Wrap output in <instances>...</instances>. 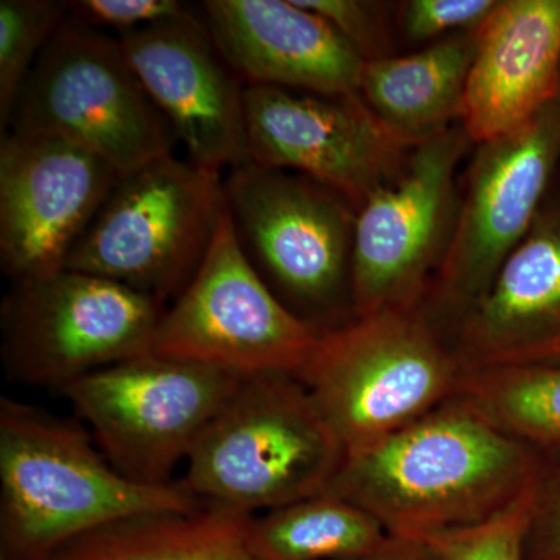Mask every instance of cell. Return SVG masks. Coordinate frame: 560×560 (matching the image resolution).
<instances>
[{"mask_svg":"<svg viewBox=\"0 0 560 560\" xmlns=\"http://www.w3.org/2000/svg\"><path fill=\"white\" fill-rule=\"evenodd\" d=\"M544 451L456 396L370 448L345 456L323 493L386 533L423 537L492 521L534 489Z\"/></svg>","mask_w":560,"mask_h":560,"instance_id":"cell-1","label":"cell"},{"mask_svg":"<svg viewBox=\"0 0 560 560\" xmlns=\"http://www.w3.org/2000/svg\"><path fill=\"white\" fill-rule=\"evenodd\" d=\"M201 508L183 482L128 480L81 423L10 397L0 399L2 560H46L121 518Z\"/></svg>","mask_w":560,"mask_h":560,"instance_id":"cell-2","label":"cell"},{"mask_svg":"<svg viewBox=\"0 0 560 560\" xmlns=\"http://www.w3.org/2000/svg\"><path fill=\"white\" fill-rule=\"evenodd\" d=\"M296 375L348 456L458 396L464 371L418 307L355 316L323 331Z\"/></svg>","mask_w":560,"mask_h":560,"instance_id":"cell-3","label":"cell"},{"mask_svg":"<svg viewBox=\"0 0 560 560\" xmlns=\"http://www.w3.org/2000/svg\"><path fill=\"white\" fill-rule=\"evenodd\" d=\"M345 451L296 374L243 378L187 458L202 506L254 515L318 495Z\"/></svg>","mask_w":560,"mask_h":560,"instance_id":"cell-4","label":"cell"},{"mask_svg":"<svg viewBox=\"0 0 560 560\" xmlns=\"http://www.w3.org/2000/svg\"><path fill=\"white\" fill-rule=\"evenodd\" d=\"M235 238L291 312L320 330L355 318L352 256L357 209L300 173L246 164L223 180Z\"/></svg>","mask_w":560,"mask_h":560,"instance_id":"cell-5","label":"cell"},{"mask_svg":"<svg viewBox=\"0 0 560 560\" xmlns=\"http://www.w3.org/2000/svg\"><path fill=\"white\" fill-rule=\"evenodd\" d=\"M224 213L220 173L168 154L120 176L66 270L114 280L165 305L197 275Z\"/></svg>","mask_w":560,"mask_h":560,"instance_id":"cell-6","label":"cell"},{"mask_svg":"<svg viewBox=\"0 0 560 560\" xmlns=\"http://www.w3.org/2000/svg\"><path fill=\"white\" fill-rule=\"evenodd\" d=\"M9 131L69 140L120 175L173 154L178 140L119 38L69 16L25 80Z\"/></svg>","mask_w":560,"mask_h":560,"instance_id":"cell-7","label":"cell"},{"mask_svg":"<svg viewBox=\"0 0 560 560\" xmlns=\"http://www.w3.org/2000/svg\"><path fill=\"white\" fill-rule=\"evenodd\" d=\"M165 308L88 272L14 282L0 315L3 370L21 385L62 393L92 372L150 353Z\"/></svg>","mask_w":560,"mask_h":560,"instance_id":"cell-8","label":"cell"},{"mask_svg":"<svg viewBox=\"0 0 560 560\" xmlns=\"http://www.w3.org/2000/svg\"><path fill=\"white\" fill-rule=\"evenodd\" d=\"M560 161L555 103L525 127L478 143L460 191L444 259L423 301L431 323L451 337L544 209Z\"/></svg>","mask_w":560,"mask_h":560,"instance_id":"cell-9","label":"cell"},{"mask_svg":"<svg viewBox=\"0 0 560 560\" xmlns=\"http://www.w3.org/2000/svg\"><path fill=\"white\" fill-rule=\"evenodd\" d=\"M243 378L150 352L92 372L61 394L124 477L162 486Z\"/></svg>","mask_w":560,"mask_h":560,"instance_id":"cell-10","label":"cell"},{"mask_svg":"<svg viewBox=\"0 0 560 560\" xmlns=\"http://www.w3.org/2000/svg\"><path fill=\"white\" fill-rule=\"evenodd\" d=\"M323 331L291 312L254 270L226 212L197 275L165 308L151 353L243 377L298 374Z\"/></svg>","mask_w":560,"mask_h":560,"instance_id":"cell-11","label":"cell"},{"mask_svg":"<svg viewBox=\"0 0 560 560\" xmlns=\"http://www.w3.org/2000/svg\"><path fill=\"white\" fill-rule=\"evenodd\" d=\"M471 143L459 124L423 140L399 175L357 210L355 316L422 307L451 242L459 202L456 173Z\"/></svg>","mask_w":560,"mask_h":560,"instance_id":"cell-12","label":"cell"},{"mask_svg":"<svg viewBox=\"0 0 560 560\" xmlns=\"http://www.w3.org/2000/svg\"><path fill=\"white\" fill-rule=\"evenodd\" d=\"M245 131L246 162L318 180L357 210L399 175L416 147L360 94L245 86Z\"/></svg>","mask_w":560,"mask_h":560,"instance_id":"cell-13","label":"cell"},{"mask_svg":"<svg viewBox=\"0 0 560 560\" xmlns=\"http://www.w3.org/2000/svg\"><path fill=\"white\" fill-rule=\"evenodd\" d=\"M120 173L92 151L7 131L0 143V267L14 282L66 270Z\"/></svg>","mask_w":560,"mask_h":560,"instance_id":"cell-14","label":"cell"},{"mask_svg":"<svg viewBox=\"0 0 560 560\" xmlns=\"http://www.w3.org/2000/svg\"><path fill=\"white\" fill-rule=\"evenodd\" d=\"M119 40L191 164L217 173L246 164L245 84L221 57L201 16L190 11Z\"/></svg>","mask_w":560,"mask_h":560,"instance_id":"cell-15","label":"cell"},{"mask_svg":"<svg viewBox=\"0 0 560 560\" xmlns=\"http://www.w3.org/2000/svg\"><path fill=\"white\" fill-rule=\"evenodd\" d=\"M448 341L464 374L560 366V202L544 206Z\"/></svg>","mask_w":560,"mask_h":560,"instance_id":"cell-16","label":"cell"},{"mask_svg":"<svg viewBox=\"0 0 560 560\" xmlns=\"http://www.w3.org/2000/svg\"><path fill=\"white\" fill-rule=\"evenodd\" d=\"M201 20L245 86L359 94L364 61L298 0H206Z\"/></svg>","mask_w":560,"mask_h":560,"instance_id":"cell-17","label":"cell"},{"mask_svg":"<svg viewBox=\"0 0 560 560\" xmlns=\"http://www.w3.org/2000/svg\"><path fill=\"white\" fill-rule=\"evenodd\" d=\"M475 39L459 125L478 145L517 131L556 102L560 0H499Z\"/></svg>","mask_w":560,"mask_h":560,"instance_id":"cell-18","label":"cell"},{"mask_svg":"<svg viewBox=\"0 0 560 560\" xmlns=\"http://www.w3.org/2000/svg\"><path fill=\"white\" fill-rule=\"evenodd\" d=\"M475 49L474 31L366 61L360 97L390 130L419 145L459 124Z\"/></svg>","mask_w":560,"mask_h":560,"instance_id":"cell-19","label":"cell"},{"mask_svg":"<svg viewBox=\"0 0 560 560\" xmlns=\"http://www.w3.org/2000/svg\"><path fill=\"white\" fill-rule=\"evenodd\" d=\"M249 517L213 508L131 515L84 534L46 560H257L246 541Z\"/></svg>","mask_w":560,"mask_h":560,"instance_id":"cell-20","label":"cell"},{"mask_svg":"<svg viewBox=\"0 0 560 560\" xmlns=\"http://www.w3.org/2000/svg\"><path fill=\"white\" fill-rule=\"evenodd\" d=\"M388 536L366 511L318 493L285 506L250 515L249 551L257 560H353Z\"/></svg>","mask_w":560,"mask_h":560,"instance_id":"cell-21","label":"cell"},{"mask_svg":"<svg viewBox=\"0 0 560 560\" xmlns=\"http://www.w3.org/2000/svg\"><path fill=\"white\" fill-rule=\"evenodd\" d=\"M459 396L526 444L560 447V366L467 372Z\"/></svg>","mask_w":560,"mask_h":560,"instance_id":"cell-22","label":"cell"},{"mask_svg":"<svg viewBox=\"0 0 560 560\" xmlns=\"http://www.w3.org/2000/svg\"><path fill=\"white\" fill-rule=\"evenodd\" d=\"M68 18L66 2H0V128L9 131L14 105L33 66Z\"/></svg>","mask_w":560,"mask_h":560,"instance_id":"cell-23","label":"cell"},{"mask_svg":"<svg viewBox=\"0 0 560 560\" xmlns=\"http://www.w3.org/2000/svg\"><path fill=\"white\" fill-rule=\"evenodd\" d=\"M533 492L534 489L492 521L419 539L425 540L441 560H525L523 552Z\"/></svg>","mask_w":560,"mask_h":560,"instance_id":"cell-24","label":"cell"},{"mask_svg":"<svg viewBox=\"0 0 560 560\" xmlns=\"http://www.w3.org/2000/svg\"><path fill=\"white\" fill-rule=\"evenodd\" d=\"M497 3L499 0H408L397 3L396 25L408 43L425 47L477 31Z\"/></svg>","mask_w":560,"mask_h":560,"instance_id":"cell-25","label":"cell"},{"mask_svg":"<svg viewBox=\"0 0 560 560\" xmlns=\"http://www.w3.org/2000/svg\"><path fill=\"white\" fill-rule=\"evenodd\" d=\"M329 22L364 61L389 57L390 31L386 3L368 0H298Z\"/></svg>","mask_w":560,"mask_h":560,"instance_id":"cell-26","label":"cell"},{"mask_svg":"<svg viewBox=\"0 0 560 560\" xmlns=\"http://www.w3.org/2000/svg\"><path fill=\"white\" fill-rule=\"evenodd\" d=\"M66 9L70 20L119 36L179 20L191 11L178 0H75L66 2Z\"/></svg>","mask_w":560,"mask_h":560,"instance_id":"cell-27","label":"cell"},{"mask_svg":"<svg viewBox=\"0 0 560 560\" xmlns=\"http://www.w3.org/2000/svg\"><path fill=\"white\" fill-rule=\"evenodd\" d=\"M523 555L525 560H560V447L544 451Z\"/></svg>","mask_w":560,"mask_h":560,"instance_id":"cell-28","label":"cell"},{"mask_svg":"<svg viewBox=\"0 0 560 560\" xmlns=\"http://www.w3.org/2000/svg\"><path fill=\"white\" fill-rule=\"evenodd\" d=\"M353 560H441L433 548L419 537L389 534L374 550Z\"/></svg>","mask_w":560,"mask_h":560,"instance_id":"cell-29","label":"cell"},{"mask_svg":"<svg viewBox=\"0 0 560 560\" xmlns=\"http://www.w3.org/2000/svg\"><path fill=\"white\" fill-rule=\"evenodd\" d=\"M555 105H556V109H558L559 119H560V79H559V90H558V95H556V102H555Z\"/></svg>","mask_w":560,"mask_h":560,"instance_id":"cell-30","label":"cell"}]
</instances>
